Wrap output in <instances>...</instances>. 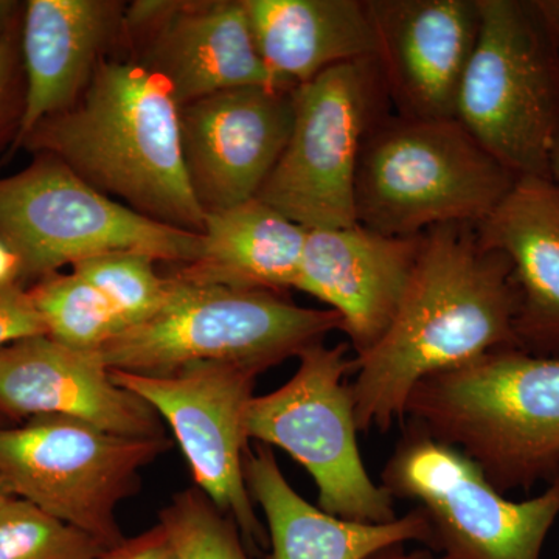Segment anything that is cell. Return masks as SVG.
<instances>
[{
	"label": "cell",
	"mask_w": 559,
	"mask_h": 559,
	"mask_svg": "<svg viewBox=\"0 0 559 559\" xmlns=\"http://www.w3.org/2000/svg\"><path fill=\"white\" fill-rule=\"evenodd\" d=\"M11 498H14V496L11 495L5 481H3L2 477H0V507H2L3 503L9 502Z\"/></svg>",
	"instance_id": "obj_34"
},
{
	"label": "cell",
	"mask_w": 559,
	"mask_h": 559,
	"mask_svg": "<svg viewBox=\"0 0 559 559\" xmlns=\"http://www.w3.org/2000/svg\"><path fill=\"white\" fill-rule=\"evenodd\" d=\"M421 245L423 234L388 237L360 224L310 230L294 289L336 311L352 352L364 355L395 318Z\"/></svg>",
	"instance_id": "obj_17"
},
{
	"label": "cell",
	"mask_w": 559,
	"mask_h": 559,
	"mask_svg": "<svg viewBox=\"0 0 559 559\" xmlns=\"http://www.w3.org/2000/svg\"><path fill=\"white\" fill-rule=\"evenodd\" d=\"M157 261L139 252H109L73 264V272L100 289L124 322V329L156 314L167 293Z\"/></svg>",
	"instance_id": "obj_25"
},
{
	"label": "cell",
	"mask_w": 559,
	"mask_h": 559,
	"mask_svg": "<svg viewBox=\"0 0 559 559\" xmlns=\"http://www.w3.org/2000/svg\"><path fill=\"white\" fill-rule=\"evenodd\" d=\"M293 121V91L274 87H237L179 106L183 167L204 215L255 200Z\"/></svg>",
	"instance_id": "obj_14"
},
{
	"label": "cell",
	"mask_w": 559,
	"mask_h": 559,
	"mask_svg": "<svg viewBox=\"0 0 559 559\" xmlns=\"http://www.w3.org/2000/svg\"><path fill=\"white\" fill-rule=\"evenodd\" d=\"M518 179L457 119L388 114L360 150L356 221L388 237H417L443 224L477 226Z\"/></svg>",
	"instance_id": "obj_5"
},
{
	"label": "cell",
	"mask_w": 559,
	"mask_h": 559,
	"mask_svg": "<svg viewBox=\"0 0 559 559\" xmlns=\"http://www.w3.org/2000/svg\"><path fill=\"white\" fill-rule=\"evenodd\" d=\"M245 477L250 498L263 510L272 559H369L412 540L430 546L429 522L418 507L384 524H366L311 506L286 479L266 444L248 448Z\"/></svg>",
	"instance_id": "obj_20"
},
{
	"label": "cell",
	"mask_w": 559,
	"mask_h": 559,
	"mask_svg": "<svg viewBox=\"0 0 559 559\" xmlns=\"http://www.w3.org/2000/svg\"><path fill=\"white\" fill-rule=\"evenodd\" d=\"M0 414L10 423L61 415L132 439L165 437L159 414L117 385L94 352L66 347L49 336L0 349Z\"/></svg>",
	"instance_id": "obj_16"
},
{
	"label": "cell",
	"mask_w": 559,
	"mask_h": 559,
	"mask_svg": "<svg viewBox=\"0 0 559 559\" xmlns=\"http://www.w3.org/2000/svg\"><path fill=\"white\" fill-rule=\"evenodd\" d=\"M119 0H28L21 51L25 106L11 154L33 127L70 108L103 60L119 57L124 10Z\"/></svg>",
	"instance_id": "obj_18"
},
{
	"label": "cell",
	"mask_w": 559,
	"mask_h": 559,
	"mask_svg": "<svg viewBox=\"0 0 559 559\" xmlns=\"http://www.w3.org/2000/svg\"><path fill=\"white\" fill-rule=\"evenodd\" d=\"M11 423L9 421V419H7L5 417H3L2 414H0V428H3V426H10Z\"/></svg>",
	"instance_id": "obj_35"
},
{
	"label": "cell",
	"mask_w": 559,
	"mask_h": 559,
	"mask_svg": "<svg viewBox=\"0 0 559 559\" xmlns=\"http://www.w3.org/2000/svg\"><path fill=\"white\" fill-rule=\"evenodd\" d=\"M47 336L79 352H97L124 330L108 297L76 272L46 275L27 288Z\"/></svg>",
	"instance_id": "obj_23"
},
{
	"label": "cell",
	"mask_w": 559,
	"mask_h": 559,
	"mask_svg": "<svg viewBox=\"0 0 559 559\" xmlns=\"http://www.w3.org/2000/svg\"><path fill=\"white\" fill-rule=\"evenodd\" d=\"M200 255L164 277L285 294L296 288L308 230L259 200L207 213Z\"/></svg>",
	"instance_id": "obj_22"
},
{
	"label": "cell",
	"mask_w": 559,
	"mask_h": 559,
	"mask_svg": "<svg viewBox=\"0 0 559 559\" xmlns=\"http://www.w3.org/2000/svg\"><path fill=\"white\" fill-rule=\"evenodd\" d=\"M21 264L16 253L0 240V288L3 286L20 285Z\"/></svg>",
	"instance_id": "obj_30"
},
{
	"label": "cell",
	"mask_w": 559,
	"mask_h": 559,
	"mask_svg": "<svg viewBox=\"0 0 559 559\" xmlns=\"http://www.w3.org/2000/svg\"><path fill=\"white\" fill-rule=\"evenodd\" d=\"M535 3L559 51V0H535Z\"/></svg>",
	"instance_id": "obj_31"
},
{
	"label": "cell",
	"mask_w": 559,
	"mask_h": 559,
	"mask_svg": "<svg viewBox=\"0 0 559 559\" xmlns=\"http://www.w3.org/2000/svg\"><path fill=\"white\" fill-rule=\"evenodd\" d=\"M480 32L455 119L516 176L550 178L559 51L535 0H479Z\"/></svg>",
	"instance_id": "obj_6"
},
{
	"label": "cell",
	"mask_w": 559,
	"mask_h": 559,
	"mask_svg": "<svg viewBox=\"0 0 559 559\" xmlns=\"http://www.w3.org/2000/svg\"><path fill=\"white\" fill-rule=\"evenodd\" d=\"M520 289L506 253L487 248L476 224L423 234L399 311L369 352L353 356L349 384L360 432L404 421L419 381L495 349L520 348Z\"/></svg>",
	"instance_id": "obj_1"
},
{
	"label": "cell",
	"mask_w": 559,
	"mask_h": 559,
	"mask_svg": "<svg viewBox=\"0 0 559 559\" xmlns=\"http://www.w3.org/2000/svg\"><path fill=\"white\" fill-rule=\"evenodd\" d=\"M349 344L323 342L300 353L299 369L282 388L250 401L249 440L288 452L311 474L319 509L341 520L384 524L396 520L392 496L374 484L358 447L349 384Z\"/></svg>",
	"instance_id": "obj_9"
},
{
	"label": "cell",
	"mask_w": 559,
	"mask_h": 559,
	"mask_svg": "<svg viewBox=\"0 0 559 559\" xmlns=\"http://www.w3.org/2000/svg\"><path fill=\"white\" fill-rule=\"evenodd\" d=\"M119 57L160 75L179 106L237 87L288 91L261 60L242 0L132 2Z\"/></svg>",
	"instance_id": "obj_13"
},
{
	"label": "cell",
	"mask_w": 559,
	"mask_h": 559,
	"mask_svg": "<svg viewBox=\"0 0 559 559\" xmlns=\"http://www.w3.org/2000/svg\"><path fill=\"white\" fill-rule=\"evenodd\" d=\"M103 559H176V555L167 533L159 524L138 538L124 539Z\"/></svg>",
	"instance_id": "obj_29"
},
{
	"label": "cell",
	"mask_w": 559,
	"mask_h": 559,
	"mask_svg": "<svg viewBox=\"0 0 559 559\" xmlns=\"http://www.w3.org/2000/svg\"><path fill=\"white\" fill-rule=\"evenodd\" d=\"M164 278L156 314L94 352L106 369L164 377L213 362L260 374L342 331L336 311L299 307L285 294Z\"/></svg>",
	"instance_id": "obj_4"
},
{
	"label": "cell",
	"mask_w": 559,
	"mask_h": 559,
	"mask_svg": "<svg viewBox=\"0 0 559 559\" xmlns=\"http://www.w3.org/2000/svg\"><path fill=\"white\" fill-rule=\"evenodd\" d=\"M109 549L27 500L0 507V559H103Z\"/></svg>",
	"instance_id": "obj_24"
},
{
	"label": "cell",
	"mask_w": 559,
	"mask_h": 559,
	"mask_svg": "<svg viewBox=\"0 0 559 559\" xmlns=\"http://www.w3.org/2000/svg\"><path fill=\"white\" fill-rule=\"evenodd\" d=\"M380 485L414 500L430 527V549L447 559H540L559 518V477L536 498L507 499L473 460L407 423Z\"/></svg>",
	"instance_id": "obj_11"
},
{
	"label": "cell",
	"mask_w": 559,
	"mask_h": 559,
	"mask_svg": "<svg viewBox=\"0 0 559 559\" xmlns=\"http://www.w3.org/2000/svg\"><path fill=\"white\" fill-rule=\"evenodd\" d=\"M293 130L257 200L304 229L355 226L360 150L389 114L377 58L347 62L293 91Z\"/></svg>",
	"instance_id": "obj_8"
},
{
	"label": "cell",
	"mask_w": 559,
	"mask_h": 559,
	"mask_svg": "<svg viewBox=\"0 0 559 559\" xmlns=\"http://www.w3.org/2000/svg\"><path fill=\"white\" fill-rule=\"evenodd\" d=\"M261 60L285 90L377 58L367 0H242Z\"/></svg>",
	"instance_id": "obj_21"
},
{
	"label": "cell",
	"mask_w": 559,
	"mask_h": 559,
	"mask_svg": "<svg viewBox=\"0 0 559 559\" xmlns=\"http://www.w3.org/2000/svg\"><path fill=\"white\" fill-rule=\"evenodd\" d=\"M369 559H447L436 551L430 550H406L404 546L390 547L382 551H378Z\"/></svg>",
	"instance_id": "obj_32"
},
{
	"label": "cell",
	"mask_w": 559,
	"mask_h": 559,
	"mask_svg": "<svg viewBox=\"0 0 559 559\" xmlns=\"http://www.w3.org/2000/svg\"><path fill=\"white\" fill-rule=\"evenodd\" d=\"M121 389L148 403L168 423L201 491L235 522L252 549L266 533L245 477L246 417L259 373L229 364L201 362L164 377L109 370Z\"/></svg>",
	"instance_id": "obj_12"
},
{
	"label": "cell",
	"mask_w": 559,
	"mask_h": 559,
	"mask_svg": "<svg viewBox=\"0 0 559 559\" xmlns=\"http://www.w3.org/2000/svg\"><path fill=\"white\" fill-rule=\"evenodd\" d=\"M170 447L167 437L132 439L81 419L39 415L0 428V477L14 498L110 550L124 540L117 507L134 495L140 471Z\"/></svg>",
	"instance_id": "obj_10"
},
{
	"label": "cell",
	"mask_w": 559,
	"mask_h": 559,
	"mask_svg": "<svg viewBox=\"0 0 559 559\" xmlns=\"http://www.w3.org/2000/svg\"><path fill=\"white\" fill-rule=\"evenodd\" d=\"M550 178L554 179L555 182L559 183V142L557 148L554 151V156H551Z\"/></svg>",
	"instance_id": "obj_33"
},
{
	"label": "cell",
	"mask_w": 559,
	"mask_h": 559,
	"mask_svg": "<svg viewBox=\"0 0 559 559\" xmlns=\"http://www.w3.org/2000/svg\"><path fill=\"white\" fill-rule=\"evenodd\" d=\"M477 235L513 264L520 349L559 358V183L521 176L506 200L477 224Z\"/></svg>",
	"instance_id": "obj_19"
},
{
	"label": "cell",
	"mask_w": 559,
	"mask_h": 559,
	"mask_svg": "<svg viewBox=\"0 0 559 559\" xmlns=\"http://www.w3.org/2000/svg\"><path fill=\"white\" fill-rule=\"evenodd\" d=\"M17 150L58 157L146 218L193 234L204 229L183 167L170 84L127 58L103 60L79 100L40 120Z\"/></svg>",
	"instance_id": "obj_2"
},
{
	"label": "cell",
	"mask_w": 559,
	"mask_h": 559,
	"mask_svg": "<svg viewBox=\"0 0 559 559\" xmlns=\"http://www.w3.org/2000/svg\"><path fill=\"white\" fill-rule=\"evenodd\" d=\"M382 79L396 116L455 119L480 32L479 0H367Z\"/></svg>",
	"instance_id": "obj_15"
},
{
	"label": "cell",
	"mask_w": 559,
	"mask_h": 559,
	"mask_svg": "<svg viewBox=\"0 0 559 559\" xmlns=\"http://www.w3.org/2000/svg\"><path fill=\"white\" fill-rule=\"evenodd\" d=\"M36 336H47V329L27 288L17 283L0 288V349Z\"/></svg>",
	"instance_id": "obj_28"
},
{
	"label": "cell",
	"mask_w": 559,
	"mask_h": 559,
	"mask_svg": "<svg viewBox=\"0 0 559 559\" xmlns=\"http://www.w3.org/2000/svg\"><path fill=\"white\" fill-rule=\"evenodd\" d=\"M176 559H249L240 530L201 491L186 489L160 511Z\"/></svg>",
	"instance_id": "obj_26"
},
{
	"label": "cell",
	"mask_w": 559,
	"mask_h": 559,
	"mask_svg": "<svg viewBox=\"0 0 559 559\" xmlns=\"http://www.w3.org/2000/svg\"><path fill=\"white\" fill-rule=\"evenodd\" d=\"M404 418L473 460L502 495L559 477V358L495 349L419 381Z\"/></svg>",
	"instance_id": "obj_3"
},
{
	"label": "cell",
	"mask_w": 559,
	"mask_h": 559,
	"mask_svg": "<svg viewBox=\"0 0 559 559\" xmlns=\"http://www.w3.org/2000/svg\"><path fill=\"white\" fill-rule=\"evenodd\" d=\"M0 240L20 259V285L109 252L145 253L168 266L200 255L202 235L140 215L47 153L0 178Z\"/></svg>",
	"instance_id": "obj_7"
},
{
	"label": "cell",
	"mask_w": 559,
	"mask_h": 559,
	"mask_svg": "<svg viewBox=\"0 0 559 559\" xmlns=\"http://www.w3.org/2000/svg\"><path fill=\"white\" fill-rule=\"evenodd\" d=\"M22 16L0 39V157L13 150L22 116H24L25 72L21 51Z\"/></svg>",
	"instance_id": "obj_27"
}]
</instances>
